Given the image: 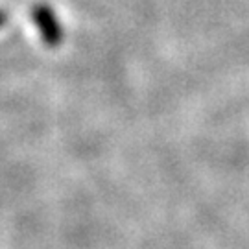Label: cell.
<instances>
[{"label":"cell","mask_w":249,"mask_h":249,"mask_svg":"<svg viewBox=\"0 0 249 249\" xmlns=\"http://www.w3.org/2000/svg\"><path fill=\"white\" fill-rule=\"evenodd\" d=\"M32 20L36 24L41 41L48 48L61 46L63 39H65V32H63V26L61 22H59V18H57V15H55V11L50 6L36 4L32 8Z\"/></svg>","instance_id":"1"},{"label":"cell","mask_w":249,"mask_h":249,"mask_svg":"<svg viewBox=\"0 0 249 249\" xmlns=\"http://www.w3.org/2000/svg\"><path fill=\"white\" fill-rule=\"evenodd\" d=\"M6 22H8V13L4 9H0V28L6 26Z\"/></svg>","instance_id":"2"}]
</instances>
